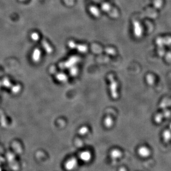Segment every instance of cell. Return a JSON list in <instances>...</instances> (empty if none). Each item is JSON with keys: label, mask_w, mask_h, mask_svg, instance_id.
Wrapping results in <instances>:
<instances>
[{"label": "cell", "mask_w": 171, "mask_h": 171, "mask_svg": "<svg viewBox=\"0 0 171 171\" xmlns=\"http://www.w3.org/2000/svg\"><path fill=\"white\" fill-rule=\"evenodd\" d=\"M42 44L43 45L44 47L46 49V50L48 51V52H51V47H50V46H49V44H48L47 42L45 41H42Z\"/></svg>", "instance_id": "16"}, {"label": "cell", "mask_w": 171, "mask_h": 171, "mask_svg": "<svg viewBox=\"0 0 171 171\" xmlns=\"http://www.w3.org/2000/svg\"><path fill=\"white\" fill-rule=\"evenodd\" d=\"M111 157L113 160H116L119 159L120 158H121L122 156V154L120 150L118 149H114L110 153Z\"/></svg>", "instance_id": "7"}, {"label": "cell", "mask_w": 171, "mask_h": 171, "mask_svg": "<svg viewBox=\"0 0 171 171\" xmlns=\"http://www.w3.org/2000/svg\"><path fill=\"white\" fill-rule=\"evenodd\" d=\"M80 159L84 162H90L91 159V154L90 152L84 151L81 153L79 156Z\"/></svg>", "instance_id": "6"}, {"label": "cell", "mask_w": 171, "mask_h": 171, "mask_svg": "<svg viewBox=\"0 0 171 171\" xmlns=\"http://www.w3.org/2000/svg\"><path fill=\"white\" fill-rule=\"evenodd\" d=\"M111 78V94L114 98H117L118 97V94L117 93V84L114 79L113 78L112 76H110Z\"/></svg>", "instance_id": "4"}, {"label": "cell", "mask_w": 171, "mask_h": 171, "mask_svg": "<svg viewBox=\"0 0 171 171\" xmlns=\"http://www.w3.org/2000/svg\"><path fill=\"white\" fill-rule=\"evenodd\" d=\"M165 59L168 62H171V52L167 53L165 55Z\"/></svg>", "instance_id": "20"}, {"label": "cell", "mask_w": 171, "mask_h": 171, "mask_svg": "<svg viewBox=\"0 0 171 171\" xmlns=\"http://www.w3.org/2000/svg\"><path fill=\"white\" fill-rule=\"evenodd\" d=\"M90 11L92 15L95 17H99L100 15V12L97 7L94 6H91L90 7Z\"/></svg>", "instance_id": "13"}, {"label": "cell", "mask_w": 171, "mask_h": 171, "mask_svg": "<svg viewBox=\"0 0 171 171\" xmlns=\"http://www.w3.org/2000/svg\"><path fill=\"white\" fill-rule=\"evenodd\" d=\"M169 129H170L171 130V124H170V125H169Z\"/></svg>", "instance_id": "23"}, {"label": "cell", "mask_w": 171, "mask_h": 171, "mask_svg": "<svg viewBox=\"0 0 171 171\" xmlns=\"http://www.w3.org/2000/svg\"><path fill=\"white\" fill-rule=\"evenodd\" d=\"M32 38L33 40H34V41H37V40H38L39 39V36L38 34H37V33L34 32V33H33L32 34Z\"/></svg>", "instance_id": "19"}, {"label": "cell", "mask_w": 171, "mask_h": 171, "mask_svg": "<svg viewBox=\"0 0 171 171\" xmlns=\"http://www.w3.org/2000/svg\"><path fill=\"white\" fill-rule=\"evenodd\" d=\"M40 56H41V52L39 49H36L33 52L32 58L35 61H38L40 59Z\"/></svg>", "instance_id": "14"}, {"label": "cell", "mask_w": 171, "mask_h": 171, "mask_svg": "<svg viewBox=\"0 0 171 171\" xmlns=\"http://www.w3.org/2000/svg\"><path fill=\"white\" fill-rule=\"evenodd\" d=\"M157 43L158 46H163L165 45L171 44V37H166L164 38H160L157 39Z\"/></svg>", "instance_id": "5"}, {"label": "cell", "mask_w": 171, "mask_h": 171, "mask_svg": "<svg viewBox=\"0 0 171 171\" xmlns=\"http://www.w3.org/2000/svg\"><path fill=\"white\" fill-rule=\"evenodd\" d=\"M154 5L157 8H159L162 5V0H155L154 1Z\"/></svg>", "instance_id": "17"}, {"label": "cell", "mask_w": 171, "mask_h": 171, "mask_svg": "<svg viewBox=\"0 0 171 171\" xmlns=\"http://www.w3.org/2000/svg\"><path fill=\"white\" fill-rule=\"evenodd\" d=\"M102 9L103 11L105 12H107L111 16L113 17H117L119 16V12L117 10L111 6L108 3H104L102 5Z\"/></svg>", "instance_id": "1"}, {"label": "cell", "mask_w": 171, "mask_h": 171, "mask_svg": "<svg viewBox=\"0 0 171 171\" xmlns=\"http://www.w3.org/2000/svg\"><path fill=\"white\" fill-rule=\"evenodd\" d=\"M163 141L165 143H168L171 140V130L170 129H166L163 133Z\"/></svg>", "instance_id": "8"}, {"label": "cell", "mask_w": 171, "mask_h": 171, "mask_svg": "<svg viewBox=\"0 0 171 171\" xmlns=\"http://www.w3.org/2000/svg\"><path fill=\"white\" fill-rule=\"evenodd\" d=\"M73 1H74V0H68V1L67 4L68 5H72L73 3Z\"/></svg>", "instance_id": "21"}, {"label": "cell", "mask_w": 171, "mask_h": 171, "mask_svg": "<svg viewBox=\"0 0 171 171\" xmlns=\"http://www.w3.org/2000/svg\"><path fill=\"white\" fill-rule=\"evenodd\" d=\"M138 154L140 157L143 158H147L151 154L150 149L146 146H142L138 149Z\"/></svg>", "instance_id": "3"}, {"label": "cell", "mask_w": 171, "mask_h": 171, "mask_svg": "<svg viewBox=\"0 0 171 171\" xmlns=\"http://www.w3.org/2000/svg\"><path fill=\"white\" fill-rule=\"evenodd\" d=\"M119 171H126V169L124 167H121V168H120Z\"/></svg>", "instance_id": "22"}, {"label": "cell", "mask_w": 171, "mask_h": 171, "mask_svg": "<svg viewBox=\"0 0 171 171\" xmlns=\"http://www.w3.org/2000/svg\"><path fill=\"white\" fill-rule=\"evenodd\" d=\"M105 126H107V127H110L112 125V123L113 122H112V119L111 118L108 117L105 119Z\"/></svg>", "instance_id": "18"}, {"label": "cell", "mask_w": 171, "mask_h": 171, "mask_svg": "<svg viewBox=\"0 0 171 171\" xmlns=\"http://www.w3.org/2000/svg\"><path fill=\"white\" fill-rule=\"evenodd\" d=\"M171 105V100L169 99H163L160 104V107L162 109H165L167 108V107L170 106Z\"/></svg>", "instance_id": "11"}, {"label": "cell", "mask_w": 171, "mask_h": 171, "mask_svg": "<svg viewBox=\"0 0 171 171\" xmlns=\"http://www.w3.org/2000/svg\"><path fill=\"white\" fill-rule=\"evenodd\" d=\"M163 118L164 117H163V114L162 113H159L155 114L154 120L155 122L157 123V124H160L162 122Z\"/></svg>", "instance_id": "12"}, {"label": "cell", "mask_w": 171, "mask_h": 171, "mask_svg": "<svg viewBox=\"0 0 171 171\" xmlns=\"http://www.w3.org/2000/svg\"><path fill=\"white\" fill-rule=\"evenodd\" d=\"M78 166V161L75 158H70L65 163V168L68 171L75 170Z\"/></svg>", "instance_id": "2"}, {"label": "cell", "mask_w": 171, "mask_h": 171, "mask_svg": "<svg viewBox=\"0 0 171 171\" xmlns=\"http://www.w3.org/2000/svg\"><path fill=\"white\" fill-rule=\"evenodd\" d=\"M162 114H163L164 118H166V119H168L169 117H170L171 116V111L168 109H166V108L163 109Z\"/></svg>", "instance_id": "15"}, {"label": "cell", "mask_w": 171, "mask_h": 171, "mask_svg": "<svg viewBox=\"0 0 171 171\" xmlns=\"http://www.w3.org/2000/svg\"><path fill=\"white\" fill-rule=\"evenodd\" d=\"M134 33L137 36H140L141 34V28L140 25L138 21H136L134 22Z\"/></svg>", "instance_id": "9"}, {"label": "cell", "mask_w": 171, "mask_h": 171, "mask_svg": "<svg viewBox=\"0 0 171 171\" xmlns=\"http://www.w3.org/2000/svg\"><path fill=\"white\" fill-rule=\"evenodd\" d=\"M146 81L149 85H154L155 82V78L154 75L152 74H148L146 75Z\"/></svg>", "instance_id": "10"}, {"label": "cell", "mask_w": 171, "mask_h": 171, "mask_svg": "<svg viewBox=\"0 0 171 171\" xmlns=\"http://www.w3.org/2000/svg\"><path fill=\"white\" fill-rule=\"evenodd\" d=\"M20 1H25V0H20Z\"/></svg>", "instance_id": "24"}]
</instances>
